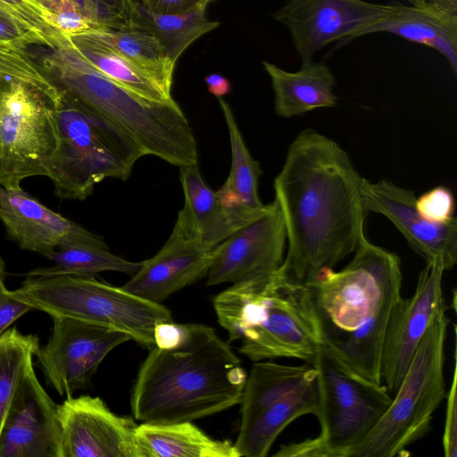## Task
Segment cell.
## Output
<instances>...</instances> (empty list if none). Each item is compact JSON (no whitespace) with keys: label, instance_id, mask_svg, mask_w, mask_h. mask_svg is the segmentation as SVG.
I'll return each instance as SVG.
<instances>
[{"label":"cell","instance_id":"20","mask_svg":"<svg viewBox=\"0 0 457 457\" xmlns=\"http://www.w3.org/2000/svg\"><path fill=\"white\" fill-rule=\"evenodd\" d=\"M213 258L198 242L171 233L158 253L143 261L139 270L121 287L159 303L207 274Z\"/></svg>","mask_w":457,"mask_h":457},{"label":"cell","instance_id":"41","mask_svg":"<svg viewBox=\"0 0 457 457\" xmlns=\"http://www.w3.org/2000/svg\"><path fill=\"white\" fill-rule=\"evenodd\" d=\"M0 269L4 270V262L3 258L0 255Z\"/></svg>","mask_w":457,"mask_h":457},{"label":"cell","instance_id":"28","mask_svg":"<svg viewBox=\"0 0 457 457\" xmlns=\"http://www.w3.org/2000/svg\"><path fill=\"white\" fill-rule=\"evenodd\" d=\"M54 265L29 271L35 275L67 274L95 277L103 271H119L129 276L136 274L143 262H130L109 251V247L73 245L60 247L46 256Z\"/></svg>","mask_w":457,"mask_h":457},{"label":"cell","instance_id":"29","mask_svg":"<svg viewBox=\"0 0 457 457\" xmlns=\"http://www.w3.org/2000/svg\"><path fill=\"white\" fill-rule=\"evenodd\" d=\"M218 102L228 128L231 151L230 171L223 186L246 206L263 209L266 204L262 203L258 194L260 164L248 151L229 104L223 97H218Z\"/></svg>","mask_w":457,"mask_h":457},{"label":"cell","instance_id":"4","mask_svg":"<svg viewBox=\"0 0 457 457\" xmlns=\"http://www.w3.org/2000/svg\"><path fill=\"white\" fill-rule=\"evenodd\" d=\"M30 51L62 94L120 127L145 155L178 167L197 164L195 137L173 98L150 100L119 85L92 66L69 37L61 46Z\"/></svg>","mask_w":457,"mask_h":457},{"label":"cell","instance_id":"23","mask_svg":"<svg viewBox=\"0 0 457 457\" xmlns=\"http://www.w3.org/2000/svg\"><path fill=\"white\" fill-rule=\"evenodd\" d=\"M376 32L395 34L438 51L457 74V12L436 5L395 3L389 17L366 29L361 36Z\"/></svg>","mask_w":457,"mask_h":457},{"label":"cell","instance_id":"13","mask_svg":"<svg viewBox=\"0 0 457 457\" xmlns=\"http://www.w3.org/2000/svg\"><path fill=\"white\" fill-rule=\"evenodd\" d=\"M395 3L366 0H287L272 16L285 25L302 62L313 60L327 46L361 37L391 15Z\"/></svg>","mask_w":457,"mask_h":457},{"label":"cell","instance_id":"39","mask_svg":"<svg viewBox=\"0 0 457 457\" xmlns=\"http://www.w3.org/2000/svg\"><path fill=\"white\" fill-rule=\"evenodd\" d=\"M208 87V91L214 96L223 97L228 95L231 90L229 81L220 74H209L204 79Z\"/></svg>","mask_w":457,"mask_h":457},{"label":"cell","instance_id":"37","mask_svg":"<svg viewBox=\"0 0 457 457\" xmlns=\"http://www.w3.org/2000/svg\"><path fill=\"white\" fill-rule=\"evenodd\" d=\"M145 8L159 13H177L190 11L201 4L204 0H139Z\"/></svg>","mask_w":457,"mask_h":457},{"label":"cell","instance_id":"1","mask_svg":"<svg viewBox=\"0 0 457 457\" xmlns=\"http://www.w3.org/2000/svg\"><path fill=\"white\" fill-rule=\"evenodd\" d=\"M362 180L332 138L313 129L295 137L273 183L287 236L283 274L308 286L353 253L366 237Z\"/></svg>","mask_w":457,"mask_h":457},{"label":"cell","instance_id":"27","mask_svg":"<svg viewBox=\"0 0 457 457\" xmlns=\"http://www.w3.org/2000/svg\"><path fill=\"white\" fill-rule=\"evenodd\" d=\"M68 37L92 66L119 85L146 99L166 101L172 98L126 57L87 32Z\"/></svg>","mask_w":457,"mask_h":457},{"label":"cell","instance_id":"11","mask_svg":"<svg viewBox=\"0 0 457 457\" xmlns=\"http://www.w3.org/2000/svg\"><path fill=\"white\" fill-rule=\"evenodd\" d=\"M318 375L303 365L256 361L241 398V423L234 444L239 457H264L297 418L319 410Z\"/></svg>","mask_w":457,"mask_h":457},{"label":"cell","instance_id":"24","mask_svg":"<svg viewBox=\"0 0 457 457\" xmlns=\"http://www.w3.org/2000/svg\"><path fill=\"white\" fill-rule=\"evenodd\" d=\"M136 437L143 457H239L234 444L210 437L191 421L141 423Z\"/></svg>","mask_w":457,"mask_h":457},{"label":"cell","instance_id":"22","mask_svg":"<svg viewBox=\"0 0 457 457\" xmlns=\"http://www.w3.org/2000/svg\"><path fill=\"white\" fill-rule=\"evenodd\" d=\"M262 65L271 81L277 115L292 118L337 105L336 77L325 63L302 62L296 71L283 70L269 62H262Z\"/></svg>","mask_w":457,"mask_h":457},{"label":"cell","instance_id":"32","mask_svg":"<svg viewBox=\"0 0 457 457\" xmlns=\"http://www.w3.org/2000/svg\"><path fill=\"white\" fill-rule=\"evenodd\" d=\"M0 6L39 36L48 47L68 40L55 26L52 13L37 0H0Z\"/></svg>","mask_w":457,"mask_h":457},{"label":"cell","instance_id":"21","mask_svg":"<svg viewBox=\"0 0 457 457\" xmlns=\"http://www.w3.org/2000/svg\"><path fill=\"white\" fill-rule=\"evenodd\" d=\"M179 179L184 206L178 214L173 233L213 250L237 229L252 222L221 204L217 192L204 182L197 164L179 167Z\"/></svg>","mask_w":457,"mask_h":457},{"label":"cell","instance_id":"7","mask_svg":"<svg viewBox=\"0 0 457 457\" xmlns=\"http://www.w3.org/2000/svg\"><path fill=\"white\" fill-rule=\"evenodd\" d=\"M57 129L58 145L46 177L62 199L84 200L106 178L127 180L145 155L120 127L63 94Z\"/></svg>","mask_w":457,"mask_h":457},{"label":"cell","instance_id":"6","mask_svg":"<svg viewBox=\"0 0 457 457\" xmlns=\"http://www.w3.org/2000/svg\"><path fill=\"white\" fill-rule=\"evenodd\" d=\"M61 103L31 51L0 42V186L46 176Z\"/></svg>","mask_w":457,"mask_h":457},{"label":"cell","instance_id":"17","mask_svg":"<svg viewBox=\"0 0 457 457\" xmlns=\"http://www.w3.org/2000/svg\"><path fill=\"white\" fill-rule=\"evenodd\" d=\"M361 195L366 211L387 218L426 262H440L445 270L454 267L457 262L455 217L445 223L425 219L416 208L413 190L387 179L370 182L363 178Z\"/></svg>","mask_w":457,"mask_h":457},{"label":"cell","instance_id":"16","mask_svg":"<svg viewBox=\"0 0 457 457\" xmlns=\"http://www.w3.org/2000/svg\"><path fill=\"white\" fill-rule=\"evenodd\" d=\"M445 269L426 262L414 294L397 303L382 350L381 378L389 393L397 391L413 355L436 312L445 307L443 296Z\"/></svg>","mask_w":457,"mask_h":457},{"label":"cell","instance_id":"34","mask_svg":"<svg viewBox=\"0 0 457 457\" xmlns=\"http://www.w3.org/2000/svg\"><path fill=\"white\" fill-rule=\"evenodd\" d=\"M0 42L23 49H29L36 46H46L39 36L1 6Z\"/></svg>","mask_w":457,"mask_h":457},{"label":"cell","instance_id":"5","mask_svg":"<svg viewBox=\"0 0 457 457\" xmlns=\"http://www.w3.org/2000/svg\"><path fill=\"white\" fill-rule=\"evenodd\" d=\"M281 269V268H280ZM229 341L252 361L294 358L312 364L322 347L310 288L278 270L263 281L235 283L213 300Z\"/></svg>","mask_w":457,"mask_h":457},{"label":"cell","instance_id":"12","mask_svg":"<svg viewBox=\"0 0 457 457\" xmlns=\"http://www.w3.org/2000/svg\"><path fill=\"white\" fill-rule=\"evenodd\" d=\"M51 335L35 356L46 383L61 396L87 388L102 361L116 346L131 340L121 332L85 320L55 317Z\"/></svg>","mask_w":457,"mask_h":457},{"label":"cell","instance_id":"42","mask_svg":"<svg viewBox=\"0 0 457 457\" xmlns=\"http://www.w3.org/2000/svg\"><path fill=\"white\" fill-rule=\"evenodd\" d=\"M204 1L205 3H207V4H209V3H211V2H212V1H213V0H204Z\"/></svg>","mask_w":457,"mask_h":457},{"label":"cell","instance_id":"15","mask_svg":"<svg viewBox=\"0 0 457 457\" xmlns=\"http://www.w3.org/2000/svg\"><path fill=\"white\" fill-rule=\"evenodd\" d=\"M60 457H143L137 425L113 413L99 397L69 396L57 404Z\"/></svg>","mask_w":457,"mask_h":457},{"label":"cell","instance_id":"31","mask_svg":"<svg viewBox=\"0 0 457 457\" xmlns=\"http://www.w3.org/2000/svg\"><path fill=\"white\" fill-rule=\"evenodd\" d=\"M52 15L74 13L86 19L94 29L136 27L135 0H37Z\"/></svg>","mask_w":457,"mask_h":457},{"label":"cell","instance_id":"10","mask_svg":"<svg viewBox=\"0 0 457 457\" xmlns=\"http://www.w3.org/2000/svg\"><path fill=\"white\" fill-rule=\"evenodd\" d=\"M312 365L318 373L320 432L314 438L282 445L278 457H344L373 428L391 403L384 385L345 369L322 349Z\"/></svg>","mask_w":457,"mask_h":457},{"label":"cell","instance_id":"14","mask_svg":"<svg viewBox=\"0 0 457 457\" xmlns=\"http://www.w3.org/2000/svg\"><path fill=\"white\" fill-rule=\"evenodd\" d=\"M286 245L282 214L273 200L262 216L237 229L213 249L206 284L267 280L282 267Z\"/></svg>","mask_w":457,"mask_h":457},{"label":"cell","instance_id":"30","mask_svg":"<svg viewBox=\"0 0 457 457\" xmlns=\"http://www.w3.org/2000/svg\"><path fill=\"white\" fill-rule=\"evenodd\" d=\"M39 346L37 336L21 334L16 328L0 336V430L17 386Z\"/></svg>","mask_w":457,"mask_h":457},{"label":"cell","instance_id":"19","mask_svg":"<svg viewBox=\"0 0 457 457\" xmlns=\"http://www.w3.org/2000/svg\"><path fill=\"white\" fill-rule=\"evenodd\" d=\"M0 220L21 249L45 257L73 245L108 248L101 237L47 208L21 185L0 186Z\"/></svg>","mask_w":457,"mask_h":457},{"label":"cell","instance_id":"33","mask_svg":"<svg viewBox=\"0 0 457 457\" xmlns=\"http://www.w3.org/2000/svg\"><path fill=\"white\" fill-rule=\"evenodd\" d=\"M416 208L425 219L432 222H447L453 218V195L446 187H436L416 198Z\"/></svg>","mask_w":457,"mask_h":457},{"label":"cell","instance_id":"9","mask_svg":"<svg viewBox=\"0 0 457 457\" xmlns=\"http://www.w3.org/2000/svg\"><path fill=\"white\" fill-rule=\"evenodd\" d=\"M445 307L434 316L388 408L344 457L403 455L428 432L433 413L445 397Z\"/></svg>","mask_w":457,"mask_h":457},{"label":"cell","instance_id":"18","mask_svg":"<svg viewBox=\"0 0 457 457\" xmlns=\"http://www.w3.org/2000/svg\"><path fill=\"white\" fill-rule=\"evenodd\" d=\"M57 404L29 365L11 400L0 430V457H60Z\"/></svg>","mask_w":457,"mask_h":457},{"label":"cell","instance_id":"3","mask_svg":"<svg viewBox=\"0 0 457 457\" xmlns=\"http://www.w3.org/2000/svg\"><path fill=\"white\" fill-rule=\"evenodd\" d=\"M247 373L215 330L182 324L172 347L149 350L131 394V411L142 423L192 421L240 404Z\"/></svg>","mask_w":457,"mask_h":457},{"label":"cell","instance_id":"38","mask_svg":"<svg viewBox=\"0 0 457 457\" xmlns=\"http://www.w3.org/2000/svg\"><path fill=\"white\" fill-rule=\"evenodd\" d=\"M182 324L171 322L158 323L154 330L155 346L170 348L174 346L180 339Z\"/></svg>","mask_w":457,"mask_h":457},{"label":"cell","instance_id":"35","mask_svg":"<svg viewBox=\"0 0 457 457\" xmlns=\"http://www.w3.org/2000/svg\"><path fill=\"white\" fill-rule=\"evenodd\" d=\"M457 369L453 366V379L447 395L443 447L445 457L457 455V399H456Z\"/></svg>","mask_w":457,"mask_h":457},{"label":"cell","instance_id":"2","mask_svg":"<svg viewBox=\"0 0 457 457\" xmlns=\"http://www.w3.org/2000/svg\"><path fill=\"white\" fill-rule=\"evenodd\" d=\"M399 257L364 237L340 270H323L310 288L321 349L353 374L378 386L386 333L402 298Z\"/></svg>","mask_w":457,"mask_h":457},{"label":"cell","instance_id":"26","mask_svg":"<svg viewBox=\"0 0 457 457\" xmlns=\"http://www.w3.org/2000/svg\"><path fill=\"white\" fill-rule=\"evenodd\" d=\"M206 4L177 13H159L136 3V27L151 33L176 63L183 52L201 36L215 29L220 23L206 15Z\"/></svg>","mask_w":457,"mask_h":457},{"label":"cell","instance_id":"25","mask_svg":"<svg viewBox=\"0 0 457 457\" xmlns=\"http://www.w3.org/2000/svg\"><path fill=\"white\" fill-rule=\"evenodd\" d=\"M87 33L126 57L165 94L171 96L176 63L170 60L151 33L137 27L123 29H93Z\"/></svg>","mask_w":457,"mask_h":457},{"label":"cell","instance_id":"8","mask_svg":"<svg viewBox=\"0 0 457 457\" xmlns=\"http://www.w3.org/2000/svg\"><path fill=\"white\" fill-rule=\"evenodd\" d=\"M8 294L52 318L70 317L121 331L148 350L155 346V326L173 321L164 305L95 277L27 273L21 286Z\"/></svg>","mask_w":457,"mask_h":457},{"label":"cell","instance_id":"36","mask_svg":"<svg viewBox=\"0 0 457 457\" xmlns=\"http://www.w3.org/2000/svg\"><path fill=\"white\" fill-rule=\"evenodd\" d=\"M33 308L8 294L4 285V270L0 269V336L20 317Z\"/></svg>","mask_w":457,"mask_h":457},{"label":"cell","instance_id":"40","mask_svg":"<svg viewBox=\"0 0 457 457\" xmlns=\"http://www.w3.org/2000/svg\"><path fill=\"white\" fill-rule=\"evenodd\" d=\"M411 5H436L457 12V0H407Z\"/></svg>","mask_w":457,"mask_h":457}]
</instances>
